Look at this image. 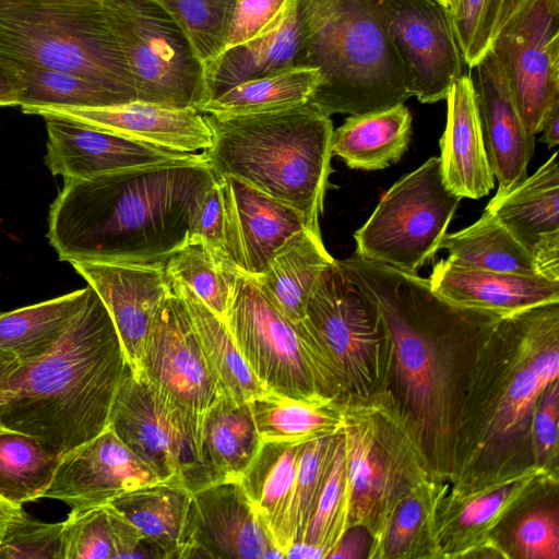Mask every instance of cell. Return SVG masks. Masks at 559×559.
I'll return each mask as SVG.
<instances>
[{
	"label": "cell",
	"mask_w": 559,
	"mask_h": 559,
	"mask_svg": "<svg viewBox=\"0 0 559 559\" xmlns=\"http://www.w3.org/2000/svg\"><path fill=\"white\" fill-rule=\"evenodd\" d=\"M223 225V194L219 182L215 177L214 182L195 203L191 216L190 235L198 236L212 248L224 251Z\"/></svg>",
	"instance_id": "obj_52"
},
{
	"label": "cell",
	"mask_w": 559,
	"mask_h": 559,
	"mask_svg": "<svg viewBox=\"0 0 559 559\" xmlns=\"http://www.w3.org/2000/svg\"><path fill=\"white\" fill-rule=\"evenodd\" d=\"M225 322L243 359L266 391L294 399L347 396L335 365L304 320H288L241 272Z\"/></svg>",
	"instance_id": "obj_9"
},
{
	"label": "cell",
	"mask_w": 559,
	"mask_h": 559,
	"mask_svg": "<svg viewBox=\"0 0 559 559\" xmlns=\"http://www.w3.org/2000/svg\"><path fill=\"white\" fill-rule=\"evenodd\" d=\"M168 281L169 293L155 314L140 370L134 373L146 380L203 469L205 416L224 392L204 356L186 304Z\"/></svg>",
	"instance_id": "obj_12"
},
{
	"label": "cell",
	"mask_w": 559,
	"mask_h": 559,
	"mask_svg": "<svg viewBox=\"0 0 559 559\" xmlns=\"http://www.w3.org/2000/svg\"><path fill=\"white\" fill-rule=\"evenodd\" d=\"M448 117L440 139L441 173L454 194L478 200L495 186L489 164L475 86L469 74H462L448 97Z\"/></svg>",
	"instance_id": "obj_26"
},
{
	"label": "cell",
	"mask_w": 559,
	"mask_h": 559,
	"mask_svg": "<svg viewBox=\"0 0 559 559\" xmlns=\"http://www.w3.org/2000/svg\"><path fill=\"white\" fill-rule=\"evenodd\" d=\"M91 286L15 310L0 311V350L21 364L45 355L84 305Z\"/></svg>",
	"instance_id": "obj_36"
},
{
	"label": "cell",
	"mask_w": 559,
	"mask_h": 559,
	"mask_svg": "<svg viewBox=\"0 0 559 559\" xmlns=\"http://www.w3.org/2000/svg\"><path fill=\"white\" fill-rule=\"evenodd\" d=\"M95 128L166 148L197 153L212 144L204 114L193 108H174L133 100L97 108H41Z\"/></svg>",
	"instance_id": "obj_25"
},
{
	"label": "cell",
	"mask_w": 559,
	"mask_h": 559,
	"mask_svg": "<svg viewBox=\"0 0 559 559\" xmlns=\"http://www.w3.org/2000/svg\"><path fill=\"white\" fill-rule=\"evenodd\" d=\"M472 76L483 135L495 177L496 198L506 194L527 176L535 138L525 130L513 102L506 74L490 49L473 67Z\"/></svg>",
	"instance_id": "obj_23"
},
{
	"label": "cell",
	"mask_w": 559,
	"mask_h": 559,
	"mask_svg": "<svg viewBox=\"0 0 559 559\" xmlns=\"http://www.w3.org/2000/svg\"><path fill=\"white\" fill-rule=\"evenodd\" d=\"M126 56L136 100L200 111L207 102L204 64L190 40L154 0H102Z\"/></svg>",
	"instance_id": "obj_10"
},
{
	"label": "cell",
	"mask_w": 559,
	"mask_h": 559,
	"mask_svg": "<svg viewBox=\"0 0 559 559\" xmlns=\"http://www.w3.org/2000/svg\"><path fill=\"white\" fill-rule=\"evenodd\" d=\"M183 31L205 66L226 48L237 0H154Z\"/></svg>",
	"instance_id": "obj_44"
},
{
	"label": "cell",
	"mask_w": 559,
	"mask_h": 559,
	"mask_svg": "<svg viewBox=\"0 0 559 559\" xmlns=\"http://www.w3.org/2000/svg\"><path fill=\"white\" fill-rule=\"evenodd\" d=\"M159 480L107 427L60 456L43 498L62 501L71 511H83Z\"/></svg>",
	"instance_id": "obj_20"
},
{
	"label": "cell",
	"mask_w": 559,
	"mask_h": 559,
	"mask_svg": "<svg viewBox=\"0 0 559 559\" xmlns=\"http://www.w3.org/2000/svg\"><path fill=\"white\" fill-rule=\"evenodd\" d=\"M527 0H459L451 11L464 63L475 67L490 50L498 34Z\"/></svg>",
	"instance_id": "obj_45"
},
{
	"label": "cell",
	"mask_w": 559,
	"mask_h": 559,
	"mask_svg": "<svg viewBox=\"0 0 559 559\" xmlns=\"http://www.w3.org/2000/svg\"><path fill=\"white\" fill-rule=\"evenodd\" d=\"M0 73L19 92L25 114L41 108H97L129 103L85 78L57 70L0 64Z\"/></svg>",
	"instance_id": "obj_39"
},
{
	"label": "cell",
	"mask_w": 559,
	"mask_h": 559,
	"mask_svg": "<svg viewBox=\"0 0 559 559\" xmlns=\"http://www.w3.org/2000/svg\"><path fill=\"white\" fill-rule=\"evenodd\" d=\"M223 194V247L237 270L261 274L271 257L308 226L304 214L233 176L216 177Z\"/></svg>",
	"instance_id": "obj_22"
},
{
	"label": "cell",
	"mask_w": 559,
	"mask_h": 559,
	"mask_svg": "<svg viewBox=\"0 0 559 559\" xmlns=\"http://www.w3.org/2000/svg\"><path fill=\"white\" fill-rule=\"evenodd\" d=\"M448 483L429 478L393 511L368 559H440L437 513Z\"/></svg>",
	"instance_id": "obj_34"
},
{
	"label": "cell",
	"mask_w": 559,
	"mask_h": 559,
	"mask_svg": "<svg viewBox=\"0 0 559 559\" xmlns=\"http://www.w3.org/2000/svg\"><path fill=\"white\" fill-rule=\"evenodd\" d=\"M555 152L532 176L487 204L533 254L540 276L559 282V163Z\"/></svg>",
	"instance_id": "obj_24"
},
{
	"label": "cell",
	"mask_w": 559,
	"mask_h": 559,
	"mask_svg": "<svg viewBox=\"0 0 559 559\" xmlns=\"http://www.w3.org/2000/svg\"><path fill=\"white\" fill-rule=\"evenodd\" d=\"M290 1L237 0L226 48L246 43L264 33L282 17Z\"/></svg>",
	"instance_id": "obj_51"
},
{
	"label": "cell",
	"mask_w": 559,
	"mask_h": 559,
	"mask_svg": "<svg viewBox=\"0 0 559 559\" xmlns=\"http://www.w3.org/2000/svg\"><path fill=\"white\" fill-rule=\"evenodd\" d=\"M412 135V115L404 104L350 115L331 136L332 156L353 169L379 170L397 163Z\"/></svg>",
	"instance_id": "obj_31"
},
{
	"label": "cell",
	"mask_w": 559,
	"mask_h": 559,
	"mask_svg": "<svg viewBox=\"0 0 559 559\" xmlns=\"http://www.w3.org/2000/svg\"><path fill=\"white\" fill-rule=\"evenodd\" d=\"M304 443L262 441L239 478L254 511L284 558L297 539L296 478Z\"/></svg>",
	"instance_id": "obj_28"
},
{
	"label": "cell",
	"mask_w": 559,
	"mask_h": 559,
	"mask_svg": "<svg viewBox=\"0 0 559 559\" xmlns=\"http://www.w3.org/2000/svg\"><path fill=\"white\" fill-rule=\"evenodd\" d=\"M559 374V301L504 316L473 353L453 429L449 488L534 463L533 415Z\"/></svg>",
	"instance_id": "obj_2"
},
{
	"label": "cell",
	"mask_w": 559,
	"mask_h": 559,
	"mask_svg": "<svg viewBox=\"0 0 559 559\" xmlns=\"http://www.w3.org/2000/svg\"><path fill=\"white\" fill-rule=\"evenodd\" d=\"M420 103L447 99L465 66L451 10L439 0H371Z\"/></svg>",
	"instance_id": "obj_16"
},
{
	"label": "cell",
	"mask_w": 559,
	"mask_h": 559,
	"mask_svg": "<svg viewBox=\"0 0 559 559\" xmlns=\"http://www.w3.org/2000/svg\"><path fill=\"white\" fill-rule=\"evenodd\" d=\"M0 64L72 73L136 100L102 0H0Z\"/></svg>",
	"instance_id": "obj_7"
},
{
	"label": "cell",
	"mask_w": 559,
	"mask_h": 559,
	"mask_svg": "<svg viewBox=\"0 0 559 559\" xmlns=\"http://www.w3.org/2000/svg\"><path fill=\"white\" fill-rule=\"evenodd\" d=\"M47 129L45 164L64 180L85 179L127 168L181 160L197 153L179 152L110 131L71 117L38 110Z\"/></svg>",
	"instance_id": "obj_19"
},
{
	"label": "cell",
	"mask_w": 559,
	"mask_h": 559,
	"mask_svg": "<svg viewBox=\"0 0 559 559\" xmlns=\"http://www.w3.org/2000/svg\"><path fill=\"white\" fill-rule=\"evenodd\" d=\"M337 263L374 304L385 329L384 390L411 425L432 477L449 484L466 372L479 341L502 317L448 301L417 273L356 253Z\"/></svg>",
	"instance_id": "obj_1"
},
{
	"label": "cell",
	"mask_w": 559,
	"mask_h": 559,
	"mask_svg": "<svg viewBox=\"0 0 559 559\" xmlns=\"http://www.w3.org/2000/svg\"><path fill=\"white\" fill-rule=\"evenodd\" d=\"M428 280L432 290L448 301L501 317L559 301V282L539 275L492 272L440 260Z\"/></svg>",
	"instance_id": "obj_27"
},
{
	"label": "cell",
	"mask_w": 559,
	"mask_h": 559,
	"mask_svg": "<svg viewBox=\"0 0 559 559\" xmlns=\"http://www.w3.org/2000/svg\"><path fill=\"white\" fill-rule=\"evenodd\" d=\"M284 558L239 480L213 483L192 492L181 559Z\"/></svg>",
	"instance_id": "obj_18"
},
{
	"label": "cell",
	"mask_w": 559,
	"mask_h": 559,
	"mask_svg": "<svg viewBox=\"0 0 559 559\" xmlns=\"http://www.w3.org/2000/svg\"><path fill=\"white\" fill-rule=\"evenodd\" d=\"M334 261L320 230L305 226L276 250L261 274L250 277L281 313L299 323L313 284Z\"/></svg>",
	"instance_id": "obj_30"
},
{
	"label": "cell",
	"mask_w": 559,
	"mask_h": 559,
	"mask_svg": "<svg viewBox=\"0 0 559 559\" xmlns=\"http://www.w3.org/2000/svg\"><path fill=\"white\" fill-rule=\"evenodd\" d=\"M442 2L448 9L452 10V3L451 0H439Z\"/></svg>",
	"instance_id": "obj_59"
},
{
	"label": "cell",
	"mask_w": 559,
	"mask_h": 559,
	"mask_svg": "<svg viewBox=\"0 0 559 559\" xmlns=\"http://www.w3.org/2000/svg\"><path fill=\"white\" fill-rule=\"evenodd\" d=\"M542 131L543 138L540 142L547 144L549 148L559 144V105L555 106L550 111L543 124Z\"/></svg>",
	"instance_id": "obj_55"
},
{
	"label": "cell",
	"mask_w": 559,
	"mask_h": 559,
	"mask_svg": "<svg viewBox=\"0 0 559 559\" xmlns=\"http://www.w3.org/2000/svg\"><path fill=\"white\" fill-rule=\"evenodd\" d=\"M7 106H19V92L8 79L0 73V107Z\"/></svg>",
	"instance_id": "obj_58"
},
{
	"label": "cell",
	"mask_w": 559,
	"mask_h": 559,
	"mask_svg": "<svg viewBox=\"0 0 559 559\" xmlns=\"http://www.w3.org/2000/svg\"><path fill=\"white\" fill-rule=\"evenodd\" d=\"M249 404L262 441L306 442L343 428V400L294 399L265 391Z\"/></svg>",
	"instance_id": "obj_35"
},
{
	"label": "cell",
	"mask_w": 559,
	"mask_h": 559,
	"mask_svg": "<svg viewBox=\"0 0 559 559\" xmlns=\"http://www.w3.org/2000/svg\"><path fill=\"white\" fill-rule=\"evenodd\" d=\"M215 175L204 156L64 180L50 205V246L61 261L165 262L189 237Z\"/></svg>",
	"instance_id": "obj_3"
},
{
	"label": "cell",
	"mask_w": 559,
	"mask_h": 559,
	"mask_svg": "<svg viewBox=\"0 0 559 559\" xmlns=\"http://www.w3.org/2000/svg\"><path fill=\"white\" fill-rule=\"evenodd\" d=\"M108 427L160 480L178 477L192 492L209 485L189 442L140 373L130 371L122 381Z\"/></svg>",
	"instance_id": "obj_17"
},
{
	"label": "cell",
	"mask_w": 559,
	"mask_h": 559,
	"mask_svg": "<svg viewBox=\"0 0 559 559\" xmlns=\"http://www.w3.org/2000/svg\"><path fill=\"white\" fill-rule=\"evenodd\" d=\"M168 277L186 304L204 356L223 392L237 402H250L264 393L266 390L243 359L226 322L211 311L187 285Z\"/></svg>",
	"instance_id": "obj_37"
},
{
	"label": "cell",
	"mask_w": 559,
	"mask_h": 559,
	"mask_svg": "<svg viewBox=\"0 0 559 559\" xmlns=\"http://www.w3.org/2000/svg\"><path fill=\"white\" fill-rule=\"evenodd\" d=\"M62 537V559H117L134 558L146 536L109 502L71 511Z\"/></svg>",
	"instance_id": "obj_40"
},
{
	"label": "cell",
	"mask_w": 559,
	"mask_h": 559,
	"mask_svg": "<svg viewBox=\"0 0 559 559\" xmlns=\"http://www.w3.org/2000/svg\"><path fill=\"white\" fill-rule=\"evenodd\" d=\"M106 306L132 372H139L155 314L169 293L165 262H70Z\"/></svg>",
	"instance_id": "obj_21"
},
{
	"label": "cell",
	"mask_w": 559,
	"mask_h": 559,
	"mask_svg": "<svg viewBox=\"0 0 559 559\" xmlns=\"http://www.w3.org/2000/svg\"><path fill=\"white\" fill-rule=\"evenodd\" d=\"M304 323L344 382L346 397L385 389L389 340L371 299L337 263L324 269L310 292Z\"/></svg>",
	"instance_id": "obj_13"
},
{
	"label": "cell",
	"mask_w": 559,
	"mask_h": 559,
	"mask_svg": "<svg viewBox=\"0 0 559 559\" xmlns=\"http://www.w3.org/2000/svg\"><path fill=\"white\" fill-rule=\"evenodd\" d=\"M286 558H324L325 554L318 547L305 543H294L286 552Z\"/></svg>",
	"instance_id": "obj_56"
},
{
	"label": "cell",
	"mask_w": 559,
	"mask_h": 559,
	"mask_svg": "<svg viewBox=\"0 0 559 559\" xmlns=\"http://www.w3.org/2000/svg\"><path fill=\"white\" fill-rule=\"evenodd\" d=\"M191 502L192 491L178 477L142 486L110 501L163 549L166 559L182 557Z\"/></svg>",
	"instance_id": "obj_33"
},
{
	"label": "cell",
	"mask_w": 559,
	"mask_h": 559,
	"mask_svg": "<svg viewBox=\"0 0 559 559\" xmlns=\"http://www.w3.org/2000/svg\"><path fill=\"white\" fill-rule=\"evenodd\" d=\"M22 504L13 503L0 497V542L12 523L23 514Z\"/></svg>",
	"instance_id": "obj_54"
},
{
	"label": "cell",
	"mask_w": 559,
	"mask_h": 559,
	"mask_svg": "<svg viewBox=\"0 0 559 559\" xmlns=\"http://www.w3.org/2000/svg\"><path fill=\"white\" fill-rule=\"evenodd\" d=\"M440 249H447V260L456 265L501 273L539 275L532 252L487 210L466 228L445 234Z\"/></svg>",
	"instance_id": "obj_38"
},
{
	"label": "cell",
	"mask_w": 559,
	"mask_h": 559,
	"mask_svg": "<svg viewBox=\"0 0 559 559\" xmlns=\"http://www.w3.org/2000/svg\"><path fill=\"white\" fill-rule=\"evenodd\" d=\"M526 132L535 138L559 105V0H527L491 48Z\"/></svg>",
	"instance_id": "obj_15"
},
{
	"label": "cell",
	"mask_w": 559,
	"mask_h": 559,
	"mask_svg": "<svg viewBox=\"0 0 559 559\" xmlns=\"http://www.w3.org/2000/svg\"><path fill=\"white\" fill-rule=\"evenodd\" d=\"M166 273L187 285L219 319L226 321L239 271L224 251L189 235L165 261Z\"/></svg>",
	"instance_id": "obj_41"
},
{
	"label": "cell",
	"mask_w": 559,
	"mask_h": 559,
	"mask_svg": "<svg viewBox=\"0 0 559 559\" xmlns=\"http://www.w3.org/2000/svg\"><path fill=\"white\" fill-rule=\"evenodd\" d=\"M63 521L45 523L25 512L0 542V559H62Z\"/></svg>",
	"instance_id": "obj_49"
},
{
	"label": "cell",
	"mask_w": 559,
	"mask_h": 559,
	"mask_svg": "<svg viewBox=\"0 0 559 559\" xmlns=\"http://www.w3.org/2000/svg\"><path fill=\"white\" fill-rule=\"evenodd\" d=\"M370 545L371 536L364 526H350L331 549L326 559H368Z\"/></svg>",
	"instance_id": "obj_53"
},
{
	"label": "cell",
	"mask_w": 559,
	"mask_h": 559,
	"mask_svg": "<svg viewBox=\"0 0 559 559\" xmlns=\"http://www.w3.org/2000/svg\"><path fill=\"white\" fill-rule=\"evenodd\" d=\"M212 144L202 151L215 177L233 176L300 211L320 230L330 188L333 122L309 103L277 110L204 114Z\"/></svg>",
	"instance_id": "obj_5"
},
{
	"label": "cell",
	"mask_w": 559,
	"mask_h": 559,
	"mask_svg": "<svg viewBox=\"0 0 559 559\" xmlns=\"http://www.w3.org/2000/svg\"><path fill=\"white\" fill-rule=\"evenodd\" d=\"M261 442L249 402L223 393L204 421L202 465L209 485L239 480Z\"/></svg>",
	"instance_id": "obj_32"
},
{
	"label": "cell",
	"mask_w": 559,
	"mask_h": 559,
	"mask_svg": "<svg viewBox=\"0 0 559 559\" xmlns=\"http://www.w3.org/2000/svg\"><path fill=\"white\" fill-rule=\"evenodd\" d=\"M349 528V500L343 436L333 466L316 511L299 542L320 548L325 559L341 536Z\"/></svg>",
	"instance_id": "obj_46"
},
{
	"label": "cell",
	"mask_w": 559,
	"mask_h": 559,
	"mask_svg": "<svg viewBox=\"0 0 559 559\" xmlns=\"http://www.w3.org/2000/svg\"><path fill=\"white\" fill-rule=\"evenodd\" d=\"M459 0H451V3H452V10L455 8V5L457 4ZM451 10V11H452Z\"/></svg>",
	"instance_id": "obj_60"
},
{
	"label": "cell",
	"mask_w": 559,
	"mask_h": 559,
	"mask_svg": "<svg viewBox=\"0 0 559 559\" xmlns=\"http://www.w3.org/2000/svg\"><path fill=\"white\" fill-rule=\"evenodd\" d=\"M59 459L31 436L0 432V497L16 504L43 498Z\"/></svg>",
	"instance_id": "obj_43"
},
{
	"label": "cell",
	"mask_w": 559,
	"mask_h": 559,
	"mask_svg": "<svg viewBox=\"0 0 559 559\" xmlns=\"http://www.w3.org/2000/svg\"><path fill=\"white\" fill-rule=\"evenodd\" d=\"M130 371L114 321L91 287L58 342L0 385V432L31 436L62 456L108 427Z\"/></svg>",
	"instance_id": "obj_4"
},
{
	"label": "cell",
	"mask_w": 559,
	"mask_h": 559,
	"mask_svg": "<svg viewBox=\"0 0 559 559\" xmlns=\"http://www.w3.org/2000/svg\"><path fill=\"white\" fill-rule=\"evenodd\" d=\"M302 43L298 2L292 0L282 17L264 33L226 48L204 66L207 102L245 81L301 67Z\"/></svg>",
	"instance_id": "obj_29"
},
{
	"label": "cell",
	"mask_w": 559,
	"mask_h": 559,
	"mask_svg": "<svg viewBox=\"0 0 559 559\" xmlns=\"http://www.w3.org/2000/svg\"><path fill=\"white\" fill-rule=\"evenodd\" d=\"M342 436L349 527L364 526L371 549L397 504L433 477L411 425L386 390L343 400Z\"/></svg>",
	"instance_id": "obj_8"
},
{
	"label": "cell",
	"mask_w": 559,
	"mask_h": 559,
	"mask_svg": "<svg viewBox=\"0 0 559 559\" xmlns=\"http://www.w3.org/2000/svg\"><path fill=\"white\" fill-rule=\"evenodd\" d=\"M319 82L316 69L293 68L239 83L204 104L200 111L242 115L288 108L308 103Z\"/></svg>",
	"instance_id": "obj_42"
},
{
	"label": "cell",
	"mask_w": 559,
	"mask_h": 559,
	"mask_svg": "<svg viewBox=\"0 0 559 559\" xmlns=\"http://www.w3.org/2000/svg\"><path fill=\"white\" fill-rule=\"evenodd\" d=\"M340 439L341 432L306 441L302 445L296 478V542L301 539L316 511L330 476Z\"/></svg>",
	"instance_id": "obj_48"
},
{
	"label": "cell",
	"mask_w": 559,
	"mask_h": 559,
	"mask_svg": "<svg viewBox=\"0 0 559 559\" xmlns=\"http://www.w3.org/2000/svg\"><path fill=\"white\" fill-rule=\"evenodd\" d=\"M462 198L443 182L439 157L403 176L356 230V254L417 273L440 249Z\"/></svg>",
	"instance_id": "obj_11"
},
{
	"label": "cell",
	"mask_w": 559,
	"mask_h": 559,
	"mask_svg": "<svg viewBox=\"0 0 559 559\" xmlns=\"http://www.w3.org/2000/svg\"><path fill=\"white\" fill-rule=\"evenodd\" d=\"M518 515L501 544L506 558L559 559L557 504L540 499Z\"/></svg>",
	"instance_id": "obj_47"
},
{
	"label": "cell",
	"mask_w": 559,
	"mask_h": 559,
	"mask_svg": "<svg viewBox=\"0 0 559 559\" xmlns=\"http://www.w3.org/2000/svg\"><path fill=\"white\" fill-rule=\"evenodd\" d=\"M301 67L320 82L308 100L323 114L360 115L413 96L406 70L371 0H297Z\"/></svg>",
	"instance_id": "obj_6"
},
{
	"label": "cell",
	"mask_w": 559,
	"mask_h": 559,
	"mask_svg": "<svg viewBox=\"0 0 559 559\" xmlns=\"http://www.w3.org/2000/svg\"><path fill=\"white\" fill-rule=\"evenodd\" d=\"M559 382L550 383L536 405L532 421L534 463L558 473Z\"/></svg>",
	"instance_id": "obj_50"
},
{
	"label": "cell",
	"mask_w": 559,
	"mask_h": 559,
	"mask_svg": "<svg viewBox=\"0 0 559 559\" xmlns=\"http://www.w3.org/2000/svg\"><path fill=\"white\" fill-rule=\"evenodd\" d=\"M21 365L13 354L0 350V385L5 383Z\"/></svg>",
	"instance_id": "obj_57"
},
{
	"label": "cell",
	"mask_w": 559,
	"mask_h": 559,
	"mask_svg": "<svg viewBox=\"0 0 559 559\" xmlns=\"http://www.w3.org/2000/svg\"><path fill=\"white\" fill-rule=\"evenodd\" d=\"M558 473L532 464L461 488L445 487L437 513L440 559L506 558L498 531L512 515L558 487Z\"/></svg>",
	"instance_id": "obj_14"
}]
</instances>
